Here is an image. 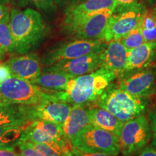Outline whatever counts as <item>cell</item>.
<instances>
[{
	"instance_id": "obj_27",
	"label": "cell",
	"mask_w": 156,
	"mask_h": 156,
	"mask_svg": "<svg viewBox=\"0 0 156 156\" xmlns=\"http://www.w3.org/2000/svg\"><path fill=\"white\" fill-rule=\"evenodd\" d=\"M20 156H42L29 142L20 140L18 142Z\"/></svg>"
},
{
	"instance_id": "obj_34",
	"label": "cell",
	"mask_w": 156,
	"mask_h": 156,
	"mask_svg": "<svg viewBox=\"0 0 156 156\" xmlns=\"http://www.w3.org/2000/svg\"><path fill=\"white\" fill-rule=\"evenodd\" d=\"M55 4L57 5H63L66 4H69V6L73 5V3L75 2V0H54Z\"/></svg>"
},
{
	"instance_id": "obj_6",
	"label": "cell",
	"mask_w": 156,
	"mask_h": 156,
	"mask_svg": "<svg viewBox=\"0 0 156 156\" xmlns=\"http://www.w3.org/2000/svg\"><path fill=\"white\" fill-rule=\"evenodd\" d=\"M146 8L139 3L118 5L109 18L102 40L106 42L119 41L140 25Z\"/></svg>"
},
{
	"instance_id": "obj_26",
	"label": "cell",
	"mask_w": 156,
	"mask_h": 156,
	"mask_svg": "<svg viewBox=\"0 0 156 156\" xmlns=\"http://www.w3.org/2000/svg\"><path fill=\"white\" fill-rule=\"evenodd\" d=\"M29 5L46 13H53L56 11L54 0H22L19 6L25 7Z\"/></svg>"
},
{
	"instance_id": "obj_28",
	"label": "cell",
	"mask_w": 156,
	"mask_h": 156,
	"mask_svg": "<svg viewBox=\"0 0 156 156\" xmlns=\"http://www.w3.org/2000/svg\"><path fill=\"white\" fill-rule=\"evenodd\" d=\"M147 120L151 128L152 145L156 148V105L150 111L147 116Z\"/></svg>"
},
{
	"instance_id": "obj_11",
	"label": "cell",
	"mask_w": 156,
	"mask_h": 156,
	"mask_svg": "<svg viewBox=\"0 0 156 156\" xmlns=\"http://www.w3.org/2000/svg\"><path fill=\"white\" fill-rule=\"evenodd\" d=\"M72 105L58 99L56 91L53 96L41 102L28 106V117L30 122L44 120L62 126L67 119Z\"/></svg>"
},
{
	"instance_id": "obj_2",
	"label": "cell",
	"mask_w": 156,
	"mask_h": 156,
	"mask_svg": "<svg viewBox=\"0 0 156 156\" xmlns=\"http://www.w3.org/2000/svg\"><path fill=\"white\" fill-rule=\"evenodd\" d=\"M116 77L114 72L101 67L91 73L70 78L65 90L56 91V96L71 105L86 106L96 101Z\"/></svg>"
},
{
	"instance_id": "obj_29",
	"label": "cell",
	"mask_w": 156,
	"mask_h": 156,
	"mask_svg": "<svg viewBox=\"0 0 156 156\" xmlns=\"http://www.w3.org/2000/svg\"><path fill=\"white\" fill-rule=\"evenodd\" d=\"M12 77V73L9 66L6 62H0V84Z\"/></svg>"
},
{
	"instance_id": "obj_36",
	"label": "cell",
	"mask_w": 156,
	"mask_h": 156,
	"mask_svg": "<svg viewBox=\"0 0 156 156\" xmlns=\"http://www.w3.org/2000/svg\"><path fill=\"white\" fill-rule=\"evenodd\" d=\"M14 0H0V4H3V5H7V4L11 3Z\"/></svg>"
},
{
	"instance_id": "obj_9",
	"label": "cell",
	"mask_w": 156,
	"mask_h": 156,
	"mask_svg": "<svg viewBox=\"0 0 156 156\" xmlns=\"http://www.w3.org/2000/svg\"><path fill=\"white\" fill-rule=\"evenodd\" d=\"M151 137L149 122L144 114L124 122L118 137L120 152L124 156L134 155L147 145Z\"/></svg>"
},
{
	"instance_id": "obj_37",
	"label": "cell",
	"mask_w": 156,
	"mask_h": 156,
	"mask_svg": "<svg viewBox=\"0 0 156 156\" xmlns=\"http://www.w3.org/2000/svg\"><path fill=\"white\" fill-rule=\"evenodd\" d=\"M16 2H17V5H20V3H21V2H22V0H16Z\"/></svg>"
},
{
	"instance_id": "obj_8",
	"label": "cell",
	"mask_w": 156,
	"mask_h": 156,
	"mask_svg": "<svg viewBox=\"0 0 156 156\" xmlns=\"http://www.w3.org/2000/svg\"><path fill=\"white\" fill-rule=\"evenodd\" d=\"M107 42L101 39H76L72 41L62 43L48 49L41 58V63L45 67L56 62L69 60L93 52H102Z\"/></svg>"
},
{
	"instance_id": "obj_24",
	"label": "cell",
	"mask_w": 156,
	"mask_h": 156,
	"mask_svg": "<svg viewBox=\"0 0 156 156\" xmlns=\"http://www.w3.org/2000/svg\"><path fill=\"white\" fill-rule=\"evenodd\" d=\"M14 43L9 30V23H0V62L8 54H13Z\"/></svg>"
},
{
	"instance_id": "obj_33",
	"label": "cell",
	"mask_w": 156,
	"mask_h": 156,
	"mask_svg": "<svg viewBox=\"0 0 156 156\" xmlns=\"http://www.w3.org/2000/svg\"><path fill=\"white\" fill-rule=\"evenodd\" d=\"M0 156H20V154L15 153L14 151H5L0 150Z\"/></svg>"
},
{
	"instance_id": "obj_35",
	"label": "cell",
	"mask_w": 156,
	"mask_h": 156,
	"mask_svg": "<svg viewBox=\"0 0 156 156\" xmlns=\"http://www.w3.org/2000/svg\"><path fill=\"white\" fill-rule=\"evenodd\" d=\"M136 0H116L118 5H129V4L136 2Z\"/></svg>"
},
{
	"instance_id": "obj_7",
	"label": "cell",
	"mask_w": 156,
	"mask_h": 156,
	"mask_svg": "<svg viewBox=\"0 0 156 156\" xmlns=\"http://www.w3.org/2000/svg\"><path fill=\"white\" fill-rule=\"evenodd\" d=\"M56 91L38 87L31 82L10 77L0 84V96L4 100L20 105H34L53 96Z\"/></svg>"
},
{
	"instance_id": "obj_30",
	"label": "cell",
	"mask_w": 156,
	"mask_h": 156,
	"mask_svg": "<svg viewBox=\"0 0 156 156\" xmlns=\"http://www.w3.org/2000/svg\"><path fill=\"white\" fill-rule=\"evenodd\" d=\"M11 10L6 5L0 4V23H9Z\"/></svg>"
},
{
	"instance_id": "obj_15",
	"label": "cell",
	"mask_w": 156,
	"mask_h": 156,
	"mask_svg": "<svg viewBox=\"0 0 156 156\" xmlns=\"http://www.w3.org/2000/svg\"><path fill=\"white\" fill-rule=\"evenodd\" d=\"M155 57L156 41L145 42L137 47L128 50L126 67L122 75L147 69Z\"/></svg>"
},
{
	"instance_id": "obj_20",
	"label": "cell",
	"mask_w": 156,
	"mask_h": 156,
	"mask_svg": "<svg viewBox=\"0 0 156 156\" xmlns=\"http://www.w3.org/2000/svg\"><path fill=\"white\" fill-rule=\"evenodd\" d=\"M70 78L72 77L69 75L60 72L43 69L41 73L30 82L44 89L64 91L66 90Z\"/></svg>"
},
{
	"instance_id": "obj_22",
	"label": "cell",
	"mask_w": 156,
	"mask_h": 156,
	"mask_svg": "<svg viewBox=\"0 0 156 156\" xmlns=\"http://www.w3.org/2000/svg\"><path fill=\"white\" fill-rule=\"evenodd\" d=\"M22 134V126L0 125V150L14 151Z\"/></svg>"
},
{
	"instance_id": "obj_13",
	"label": "cell",
	"mask_w": 156,
	"mask_h": 156,
	"mask_svg": "<svg viewBox=\"0 0 156 156\" xmlns=\"http://www.w3.org/2000/svg\"><path fill=\"white\" fill-rule=\"evenodd\" d=\"M102 52H93L79 57L56 62L46 67L44 69L60 72L69 75L70 77H77L95 71L101 67Z\"/></svg>"
},
{
	"instance_id": "obj_32",
	"label": "cell",
	"mask_w": 156,
	"mask_h": 156,
	"mask_svg": "<svg viewBox=\"0 0 156 156\" xmlns=\"http://www.w3.org/2000/svg\"><path fill=\"white\" fill-rule=\"evenodd\" d=\"M137 156H156V148L153 145L145 146L138 153Z\"/></svg>"
},
{
	"instance_id": "obj_21",
	"label": "cell",
	"mask_w": 156,
	"mask_h": 156,
	"mask_svg": "<svg viewBox=\"0 0 156 156\" xmlns=\"http://www.w3.org/2000/svg\"><path fill=\"white\" fill-rule=\"evenodd\" d=\"M116 6V0H86L77 5H71L68 7L66 9L65 14H87L106 9L114 10Z\"/></svg>"
},
{
	"instance_id": "obj_23",
	"label": "cell",
	"mask_w": 156,
	"mask_h": 156,
	"mask_svg": "<svg viewBox=\"0 0 156 156\" xmlns=\"http://www.w3.org/2000/svg\"><path fill=\"white\" fill-rule=\"evenodd\" d=\"M140 28L145 42L156 41V6L145 9L140 21Z\"/></svg>"
},
{
	"instance_id": "obj_5",
	"label": "cell",
	"mask_w": 156,
	"mask_h": 156,
	"mask_svg": "<svg viewBox=\"0 0 156 156\" xmlns=\"http://www.w3.org/2000/svg\"><path fill=\"white\" fill-rule=\"evenodd\" d=\"M70 142L73 147L85 153H100L114 156L120 153L116 136L90 124L72 138Z\"/></svg>"
},
{
	"instance_id": "obj_19",
	"label": "cell",
	"mask_w": 156,
	"mask_h": 156,
	"mask_svg": "<svg viewBox=\"0 0 156 156\" xmlns=\"http://www.w3.org/2000/svg\"><path fill=\"white\" fill-rule=\"evenodd\" d=\"M90 124L108 131L117 137L120 134L123 123L114 115L100 107H92L88 108Z\"/></svg>"
},
{
	"instance_id": "obj_1",
	"label": "cell",
	"mask_w": 156,
	"mask_h": 156,
	"mask_svg": "<svg viewBox=\"0 0 156 156\" xmlns=\"http://www.w3.org/2000/svg\"><path fill=\"white\" fill-rule=\"evenodd\" d=\"M9 27L14 43L13 54L18 55L32 53L44 42L49 31L41 15L31 8L12 9Z\"/></svg>"
},
{
	"instance_id": "obj_18",
	"label": "cell",
	"mask_w": 156,
	"mask_h": 156,
	"mask_svg": "<svg viewBox=\"0 0 156 156\" xmlns=\"http://www.w3.org/2000/svg\"><path fill=\"white\" fill-rule=\"evenodd\" d=\"M88 124H90L88 108L82 105H72L67 119L62 124L64 136L70 141L72 138Z\"/></svg>"
},
{
	"instance_id": "obj_12",
	"label": "cell",
	"mask_w": 156,
	"mask_h": 156,
	"mask_svg": "<svg viewBox=\"0 0 156 156\" xmlns=\"http://www.w3.org/2000/svg\"><path fill=\"white\" fill-rule=\"evenodd\" d=\"M119 87L130 95L140 98H146L155 93L156 71L145 69L121 76Z\"/></svg>"
},
{
	"instance_id": "obj_25",
	"label": "cell",
	"mask_w": 156,
	"mask_h": 156,
	"mask_svg": "<svg viewBox=\"0 0 156 156\" xmlns=\"http://www.w3.org/2000/svg\"><path fill=\"white\" fill-rule=\"evenodd\" d=\"M119 41L124 45L127 50L132 49L140 46L145 42L144 37L142 36L140 25L136 28L130 31L127 35L120 39Z\"/></svg>"
},
{
	"instance_id": "obj_31",
	"label": "cell",
	"mask_w": 156,
	"mask_h": 156,
	"mask_svg": "<svg viewBox=\"0 0 156 156\" xmlns=\"http://www.w3.org/2000/svg\"><path fill=\"white\" fill-rule=\"evenodd\" d=\"M70 156H114L112 155H108L105 153H85L73 147L72 148L71 152H70Z\"/></svg>"
},
{
	"instance_id": "obj_10",
	"label": "cell",
	"mask_w": 156,
	"mask_h": 156,
	"mask_svg": "<svg viewBox=\"0 0 156 156\" xmlns=\"http://www.w3.org/2000/svg\"><path fill=\"white\" fill-rule=\"evenodd\" d=\"M20 140L48 145L70 142L64 136L62 126L44 120L34 121L23 126Z\"/></svg>"
},
{
	"instance_id": "obj_14",
	"label": "cell",
	"mask_w": 156,
	"mask_h": 156,
	"mask_svg": "<svg viewBox=\"0 0 156 156\" xmlns=\"http://www.w3.org/2000/svg\"><path fill=\"white\" fill-rule=\"evenodd\" d=\"M6 63L10 69L12 76L32 81L41 73V63L38 55L28 53L14 56Z\"/></svg>"
},
{
	"instance_id": "obj_17",
	"label": "cell",
	"mask_w": 156,
	"mask_h": 156,
	"mask_svg": "<svg viewBox=\"0 0 156 156\" xmlns=\"http://www.w3.org/2000/svg\"><path fill=\"white\" fill-rule=\"evenodd\" d=\"M30 122L28 106L9 102L0 96V125L23 127Z\"/></svg>"
},
{
	"instance_id": "obj_4",
	"label": "cell",
	"mask_w": 156,
	"mask_h": 156,
	"mask_svg": "<svg viewBox=\"0 0 156 156\" xmlns=\"http://www.w3.org/2000/svg\"><path fill=\"white\" fill-rule=\"evenodd\" d=\"M113 11L106 9L87 14H65L63 29L77 39L102 40Z\"/></svg>"
},
{
	"instance_id": "obj_16",
	"label": "cell",
	"mask_w": 156,
	"mask_h": 156,
	"mask_svg": "<svg viewBox=\"0 0 156 156\" xmlns=\"http://www.w3.org/2000/svg\"><path fill=\"white\" fill-rule=\"evenodd\" d=\"M128 50L119 41H111L101 53L102 65L120 77L125 69Z\"/></svg>"
},
{
	"instance_id": "obj_3",
	"label": "cell",
	"mask_w": 156,
	"mask_h": 156,
	"mask_svg": "<svg viewBox=\"0 0 156 156\" xmlns=\"http://www.w3.org/2000/svg\"><path fill=\"white\" fill-rule=\"evenodd\" d=\"M96 106L108 111L124 123L144 114L147 103L145 98L134 97L112 83L97 99Z\"/></svg>"
},
{
	"instance_id": "obj_38",
	"label": "cell",
	"mask_w": 156,
	"mask_h": 156,
	"mask_svg": "<svg viewBox=\"0 0 156 156\" xmlns=\"http://www.w3.org/2000/svg\"><path fill=\"white\" fill-rule=\"evenodd\" d=\"M155 93H156V90H155Z\"/></svg>"
}]
</instances>
